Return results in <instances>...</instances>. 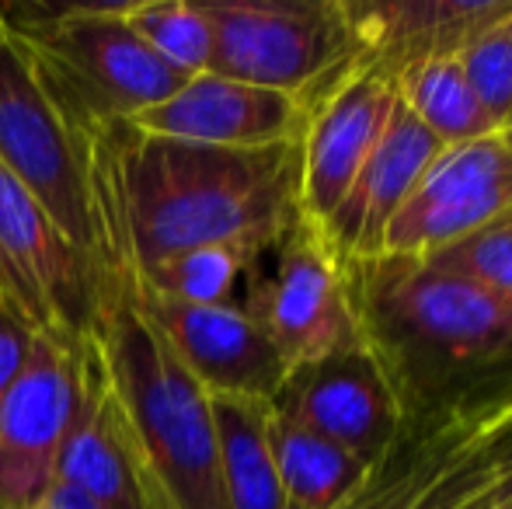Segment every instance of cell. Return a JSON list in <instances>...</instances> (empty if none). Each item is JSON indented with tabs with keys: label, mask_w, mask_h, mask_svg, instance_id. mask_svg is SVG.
<instances>
[{
	"label": "cell",
	"mask_w": 512,
	"mask_h": 509,
	"mask_svg": "<svg viewBox=\"0 0 512 509\" xmlns=\"http://www.w3.org/2000/svg\"><path fill=\"white\" fill-rule=\"evenodd\" d=\"M512 506V475L502 482V489H499V509H509Z\"/></svg>",
	"instance_id": "obj_28"
},
{
	"label": "cell",
	"mask_w": 512,
	"mask_h": 509,
	"mask_svg": "<svg viewBox=\"0 0 512 509\" xmlns=\"http://www.w3.org/2000/svg\"><path fill=\"white\" fill-rule=\"evenodd\" d=\"M91 377V339L35 335L25 370L0 401V509H28L49 492L84 412Z\"/></svg>",
	"instance_id": "obj_9"
},
{
	"label": "cell",
	"mask_w": 512,
	"mask_h": 509,
	"mask_svg": "<svg viewBox=\"0 0 512 509\" xmlns=\"http://www.w3.org/2000/svg\"><path fill=\"white\" fill-rule=\"evenodd\" d=\"M95 203L136 269L199 248L251 262L300 217V140L258 150L143 136L126 123L88 136Z\"/></svg>",
	"instance_id": "obj_1"
},
{
	"label": "cell",
	"mask_w": 512,
	"mask_h": 509,
	"mask_svg": "<svg viewBox=\"0 0 512 509\" xmlns=\"http://www.w3.org/2000/svg\"><path fill=\"white\" fill-rule=\"evenodd\" d=\"M269 412V401L213 398L227 509H283V485L269 440Z\"/></svg>",
	"instance_id": "obj_19"
},
{
	"label": "cell",
	"mask_w": 512,
	"mask_h": 509,
	"mask_svg": "<svg viewBox=\"0 0 512 509\" xmlns=\"http://www.w3.org/2000/svg\"><path fill=\"white\" fill-rule=\"evenodd\" d=\"M248 311L290 367L366 346L345 283V262L321 224L300 217L244 269Z\"/></svg>",
	"instance_id": "obj_7"
},
{
	"label": "cell",
	"mask_w": 512,
	"mask_h": 509,
	"mask_svg": "<svg viewBox=\"0 0 512 509\" xmlns=\"http://www.w3.org/2000/svg\"><path fill=\"white\" fill-rule=\"evenodd\" d=\"M143 136L199 143V147L258 150L304 136L307 109L283 91L255 88L220 74L189 77L178 95L126 123Z\"/></svg>",
	"instance_id": "obj_15"
},
{
	"label": "cell",
	"mask_w": 512,
	"mask_h": 509,
	"mask_svg": "<svg viewBox=\"0 0 512 509\" xmlns=\"http://www.w3.org/2000/svg\"><path fill=\"white\" fill-rule=\"evenodd\" d=\"M213 32L209 74L283 91L304 109L349 67L342 0H199Z\"/></svg>",
	"instance_id": "obj_6"
},
{
	"label": "cell",
	"mask_w": 512,
	"mask_h": 509,
	"mask_svg": "<svg viewBox=\"0 0 512 509\" xmlns=\"http://www.w3.org/2000/svg\"><path fill=\"white\" fill-rule=\"evenodd\" d=\"M269 405L272 412L342 447L366 468L384 457L405 426L398 391L366 346L290 367Z\"/></svg>",
	"instance_id": "obj_12"
},
{
	"label": "cell",
	"mask_w": 512,
	"mask_h": 509,
	"mask_svg": "<svg viewBox=\"0 0 512 509\" xmlns=\"http://www.w3.org/2000/svg\"><path fill=\"white\" fill-rule=\"evenodd\" d=\"M502 140H506L509 147H512V126H506V129H502Z\"/></svg>",
	"instance_id": "obj_29"
},
{
	"label": "cell",
	"mask_w": 512,
	"mask_h": 509,
	"mask_svg": "<svg viewBox=\"0 0 512 509\" xmlns=\"http://www.w3.org/2000/svg\"><path fill=\"white\" fill-rule=\"evenodd\" d=\"M53 485L77 492L95 509H168L143 461L140 443L105 381L98 353L88 401L60 454Z\"/></svg>",
	"instance_id": "obj_18"
},
{
	"label": "cell",
	"mask_w": 512,
	"mask_h": 509,
	"mask_svg": "<svg viewBox=\"0 0 512 509\" xmlns=\"http://www.w3.org/2000/svg\"><path fill=\"white\" fill-rule=\"evenodd\" d=\"M425 262L471 279L512 314V210L495 217L481 231L467 234L457 245L429 255Z\"/></svg>",
	"instance_id": "obj_24"
},
{
	"label": "cell",
	"mask_w": 512,
	"mask_h": 509,
	"mask_svg": "<svg viewBox=\"0 0 512 509\" xmlns=\"http://www.w3.org/2000/svg\"><path fill=\"white\" fill-rule=\"evenodd\" d=\"M391 81L370 70L345 67L314 102L307 105V126L300 136V206L314 224L335 213L352 178L377 147L394 109Z\"/></svg>",
	"instance_id": "obj_14"
},
{
	"label": "cell",
	"mask_w": 512,
	"mask_h": 509,
	"mask_svg": "<svg viewBox=\"0 0 512 509\" xmlns=\"http://www.w3.org/2000/svg\"><path fill=\"white\" fill-rule=\"evenodd\" d=\"M269 440L283 485V509H338L370 471L342 447L279 412H269Z\"/></svg>",
	"instance_id": "obj_20"
},
{
	"label": "cell",
	"mask_w": 512,
	"mask_h": 509,
	"mask_svg": "<svg viewBox=\"0 0 512 509\" xmlns=\"http://www.w3.org/2000/svg\"><path fill=\"white\" fill-rule=\"evenodd\" d=\"M457 60L485 116L502 133L512 119V14L474 35Z\"/></svg>",
	"instance_id": "obj_25"
},
{
	"label": "cell",
	"mask_w": 512,
	"mask_h": 509,
	"mask_svg": "<svg viewBox=\"0 0 512 509\" xmlns=\"http://www.w3.org/2000/svg\"><path fill=\"white\" fill-rule=\"evenodd\" d=\"M0 304L39 335L95 332L98 262L74 248L39 199L0 164Z\"/></svg>",
	"instance_id": "obj_10"
},
{
	"label": "cell",
	"mask_w": 512,
	"mask_h": 509,
	"mask_svg": "<svg viewBox=\"0 0 512 509\" xmlns=\"http://www.w3.org/2000/svg\"><path fill=\"white\" fill-rule=\"evenodd\" d=\"M512 210V147L502 133L450 143L391 220L380 255L429 258Z\"/></svg>",
	"instance_id": "obj_11"
},
{
	"label": "cell",
	"mask_w": 512,
	"mask_h": 509,
	"mask_svg": "<svg viewBox=\"0 0 512 509\" xmlns=\"http://www.w3.org/2000/svg\"><path fill=\"white\" fill-rule=\"evenodd\" d=\"M98 363L168 509H227L213 398L136 304V265L98 210Z\"/></svg>",
	"instance_id": "obj_3"
},
{
	"label": "cell",
	"mask_w": 512,
	"mask_h": 509,
	"mask_svg": "<svg viewBox=\"0 0 512 509\" xmlns=\"http://www.w3.org/2000/svg\"><path fill=\"white\" fill-rule=\"evenodd\" d=\"M136 304L164 335L171 353L213 398L272 401L290 363L248 311L237 304H178L154 297L136 279Z\"/></svg>",
	"instance_id": "obj_13"
},
{
	"label": "cell",
	"mask_w": 512,
	"mask_h": 509,
	"mask_svg": "<svg viewBox=\"0 0 512 509\" xmlns=\"http://www.w3.org/2000/svg\"><path fill=\"white\" fill-rule=\"evenodd\" d=\"M28 509H95L84 496H77V492L63 489V485H49V492L39 499L35 506Z\"/></svg>",
	"instance_id": "obj_27"
},
{
	"label": "cell",
	"mask_w": 512,
	"mask_h": 509,
	"mask_svg": "<svg viewBox=\"0 0 512 509\" xmlns=\"http://www.w3.org/2000/svg\"><path fill=\"white\" fill-rule=\"evenodd\" d=\"M35 335L39 332L28 321H21L18 314L0 304V401L7 398V391H11L14 381L21 377V370H25L35 346Z\"/></svg>",
	"instance_id": "obj_26"
},
{
	"label": "cell",
	"mask_w": 512,
	"mask_h": 509,
	"mask_svg": "<svg viewBox=\"0 0 512 509\" xmlns=\"http://www.w3.org/2000/svg\"><path fill=\"white\" fill-rule=\"evenodd\" d=\"M248 258L227 248H199V252L171 255L147 269H136V279L147 293L178 304H237L234 290L241 286Z\"/></svg>",
	"instance_id": "obj_23"
},
{
	"label": "cell",
	"mask_w": 512,
	"mask_h": 509,
	"mask_svg": "<svg viewBox=\"0 0 512 509\" xmlns=\"http://www.w3.org/2000/svg\"><path fill=\"white\" fill-rule=\"evenodd\" d=\"M509 126H512V119H509Z\"/></svg>",
	"instance_id": "obj_31"
},
{
	"label": "cell",
	"mask_w": 512,
	"mask_h": 509,
	"mask_svg": "<svg viewBox=\"0 0 512 509\" xmlns=\"http://www.w3.org/2000/svg\"><path fill=\"white\" fill-rule=\"evenodd\" d=\"M4 35L81 136L168 102L189 77L122 18V4H0Z\"/></svg>",
	"instance_id": "obj_4"
},
{
	"label": "cell",
	"mask_w": 512,
	"mask_h": 509,
	"mask_svg": "<svg viewBox=\"0 0 512 509\" xmlns=\"http://www.w3.org/2000/svg\"><path fill=\"white\" fill-rule=\"evenodd\" d=\"M0 164L39 199L70 245L98 255L88 136L60 116L7 35L0 39Z\"/></svg>",
	"instance_id": "obj_8"
},
{
	"label": "cell",
	"mask_w": 512,
	"mask_h": 509,
	"mask_svg": "<svg viewBox=\"0 0 512 509\" xmlns=\"http://www.w3.org/2000/svg\"><path fill=\"white\" fill-rule=\"evenodd\" d=\"M0 39H4V21H0Z\"/></svg>",
	"instance_id": "obj_30"
},
{
	"label": "cell",
	"mask_w": 512,
	"mask_h": 509,
	"mask_svg": "<svg viewBox=\"0 0 512 509\" xmlns=\"http://www.w3.org/2000/svg\"><path fill=\"white\" fill-rule=\"evenodd\" d=\"M509 509H512V506H509Z\"/></svg>",
	"instance_id": "obj_32"
},
{
	"label": "cell",
	"mask_w": 512,
	"mask_h": 509,
	"mask_svg": "<svg viewBox=\"0 0 512 509\" xmlns=\"http://www.w3.org/2000/svg\"><path fill=\"white\" fill-rule=\"evenodd\" d=\"M512 475V370L405 415L338 509H499Z\"/></svg>",
	"instance_id": "obj_5"
},
{
	"label": "cell",
	"mask_w": 512,
	"mask_h": 509,
	"mask_svg": "<svg viewBox=\"0 0 512 509\" xmlns=\"http://www.w3.org/2000/svg\"><path fill=\"white\" fill-rule=\"evenodd\" d=\"M345 4L352 70L398 81L432 56H457L488 25L512 14V0H380Z\"/></svg>",
	"instance_id": "obj_16"
},
{
	"label": "cell",
	"mask_w": 512,
	"mask_h": 509,
	"mask_svg": "<svg viewBox=\"0 0 512 509\" xmlns=\"http://www.w3.org/2000/svg\"><path fill=\"white\" fill-rule=\"evenodd\" d=\"M443 143L429 133L401 98H394L391 119L380 133L377 147L370 150L359 175L352 178L349 192L321 224L324 238L342 258H377L384 252V234L408 192L429 168Z\"/></svg>",
	"instance_id": "obj_17"
},
{
	"label": "cell",
	"mask_w": 512,
	"mask_h": 509,
	"mask_svg": "<svg viewBox=\"0 0 512 509\" xmlns=\"http://www.w3.org/2000/svg\"><path fill=\"white\" fill-rule=\"evenodd\" d=\"M342 262L363 342L405 415L512 370V314L471 279L408 255Z\"/></svg>",
	"instance_id": "obj_2"
},
{
	"label": "cell",
	"mask_w": 512,
	"mask_h": 509,
	"mask_svg": "<svg viewBox=\"0 0 512 509\" xmlns=\"http://www.w3.org/2000/svg\"><path fill=\"white\" fill-rule=\"evenodd\" d=\"M398 98L443 147L450 143H471L481 136H495L492 119L485 116L481 102L474 98L457 56H432L405 70L394 81Z\"/></svg>",
	"instance_id": "obj_21"
},
{
	"label": "cell",
	"mask_w": 512,
	"mask_h": 509,
	"mask_svg": "<svg viewBox=\"0 0 512 509\" xmlns=\"http://www.w3.org/2000/svg\"><path fill=\"white\" fill-rule=\"evenodd\" d=\"M122 18L178 74L196 77L209 70L213 32L199 0H133L122 4Z\"/></svg>",
	"instance_id": "obj_22"
}]
</instances>
